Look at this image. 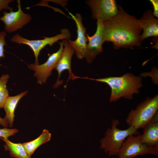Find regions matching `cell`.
<instances>
[{"label":"cell","instance_id":"cell-1","mask_svg":"<svg viewBox=\"0 0 158 158\" xmlns=\"http://www.w3.org/2000/svg\"><path fill=\"white\" fill-rule=\"evenodd\" d=\"M118 11L113 18L102 22L104 42H111L114 48H131L141 46L142 30L140 21L118 5Z\"/></svg>","mask_w":158,"mask_h":158},{"label":"cell","instance_id":"cell-2","mask_svg":"<svg viewBox=\"0 0 158 158\" xmlns=\"http://www.w3.org/2000/svg\"><path fill=\"white\" fill-rule=\"evenodd\" d=\"M76 78L94 80L108 85L111 90L110 102L117 101L122 97L131 100L134 94L139 93V89L142 85L141 77L135 76L131 73H127L119 77L110 76L94 79L77 76Z\"/></svg>","mask_w":158,"mask_h":158},{"label":"cell","instance_id":"cell-3","mask_svg":"<svg viewBox=\"0 0 158 158\" xmlns=\"http://www.w3.org/2000/svg\"><path fill=\"white\" fill-rule=\"evenodd\" d=\"M119 124L118 120H112L111 128L107 129L105 137L100 140V148L109 156H118L123 142L128 136L140 134L138 130L132 126L125 130L119 129L117 128Z\"/></svg>","mask_w":158,"mask_h":158},{"label":"cell","instance_id":"cell-4","mask_svg":"<svg viewBox=\"0 0 158 158\" xmlns=\"http://www.w3.org/2000/svg\"><path fill=\"white\" fill-rule=\"evenodd\" d=\"M158 95L147 97L128 114L126 123L136 129H143L158 112Z\"/></svg>","mask_w":158,"mask_h":158},{"label":"cell","instance_id":"cell-5","mask_svg":"<svg viewBox=\"0 0 158 158\" xmlns=\"http://www.w3.org/2000/svg\"><path fill=\"white\" fill-rule=\"evenodd\" d=\"M71 34L68 29L64 28L61 30V33L51 37H44L41 40H29L23 37L18 34H16L11 38L12 42L18 44L28 45L33 52L35 58V64L39 65L38 57L41 50L45 46H51L59 40H68L71 37Z\"/></svg>","mask_w":158,"mask_h":158},{"label":"cell","instance_id":"cell-6","mask_svg":"<svg viewBox=\"0 0 158 158\" xmlns=\"http://www.w3.org/2000/svg\"><path fill=\"white\" fill-rule=\"evenodd\" d=\"M140 138V134L128 136L119 151L118 158H133L148 154L158 155V147H150L144 144L141 142Z\"/></svg>","mask_w":158,"mask_h":158},{"label":"cell","instance_id":"cell-7","mask_svg":"<svg viewBox=\"0 0 158 158\" xmlns=\"http://www.w3.org/2000/svg\"><path fill=\"white\" fill-rule=\"evenodd\" d=\"M86 4L91 9L92 17L102 22L113 18L118 11V5L114 0H89Z\"/></svg>","mask_w":158,"mask_h":158},{"label":"cell","instance_id":"cell-8","mask_svg":"<svg viewBox=\"0 0 158 158\" xmlns=\"http://www.w3.org/2000/svg\"><path fill=\"white\" fill-rule=\"evenodd\" d=\"M60 47L56 52L50 55L47 61L41 65L33 63L28 65V67L35 72L34 76L37 78L38 84H45L49 77L51 75L52 71L56 67L63 48V41L59 42Z\"/></svg>","mask_w":158,"mask_h":158},{"label":"cell","instance_id":"cell-9","mask_svg":"<svg viewBox=\"0 0 158 158\" xmlns=\"http://www.w3.org/2000/svg\"><path fill=\"white\" fill-rule=\"evenodd\" d=\"M18 10L16 11H6L3 12V16L0 20L4 23L5 32L8 33L14 32L20 29L29 23L32 19L30 14L24 13L21 9L20 1L17 0Z\"/></svg>","mask_w":158,"mask_h":158},{"label":"cell","instance_id":"cell-10","mask_svg":"<svg viewBox=\"0 0 158 158\" xmlns=\"http://www.w3.org/2000/svg\"><path fill=\"white\" fill-rule=\"evenodd\" d=\"M96 30L92 36L86 34L88 39L85 58L87 62L91 63L97 56L102 52L104 42L103 35L102 22L97 20Z\"/></svg>","mask_w":158,"mask_h":158},{"label":"cell","instance_id":"cell-11","mask_svg":"<svg viewBox=\"0 0 158 158\" xmlns=\"http://www.w3.org/2000/svg\"><path fill=\"white\" fill-rule=\"evenodd\" d=\"M69 14L74 20L77 27V37L74 41L70 39L67 40L70 45L75 50L77 58L82 59L85 58L88 39L86 37V28L82 23V18L79 13H76L75 15L71 12Z\"/></svg>","mask_w":158,"mask_h":158},{"label":"cell","instance_id":"cell-12","mask_svg":"<svg viewBox=\"0 0 158 158\" xmlns=\"http://www.w3.org/2000/svg\"><path fill=\"white\" fill-rule=\"evenodd\" d=\"M63 48L61 55L55 68L58 73L57 81L53 87L57 88L63 83V81L59 79L61 73L65 70H68L69 77L67 82L70 79L72 80L74 76L72 73L71 66V60L73 55L75 53V50L69 44L67 40H63Z\"/></svg>","mask_w":158,"mask_h":158},{"label":"cell","instance_id":"cell-13","mask_svg":"<svg viewBox=\"0 0 158 158\" xmlns=\"http://www.w3.org/2000/svg\"><path fill=\"white\" fill-rule=\"evenodd\" d=\"M139 20L142 31L140 35L141 42L149 37H158V19L155 18L151 10L145 11Z\"/></svg>","mask_w":158,"mask_h":158},{"label":"cell","instance_id":"cell-14","mask_svg":"<svg viewBox=\"0 0 158 158\" xmlns=\"http://www.w3.org/2000/svg\"><path fill=\"white\" fill-rule=\"evenodd\" d=\"M143 129V134H140L141 142L149 147H158V112Z\"/></svg>","mask_w":158,"mask_h":158},{"label":"cell","instance_id":"cell-15","mask_svg":"<svg viewBox=\"0 0 158 158\" xmlns=\"http://www.w3.org/2000/svg\"><path fill=\"white\" fill-rule=\"evenodd\" d=\"M28 92V91H26L15 96H9L5 101L3 107L6 113L4 118L7 121L9 127L13 126L14 112L18 102Z\"/></svg>","mask_w":158,"mask_h":158},{"label":"cell","instance_id":"cell-16","mask_svg":"<svg viewBox=\"0 0 158 158\" xmlns=\"http://www.w3.org/2000/svg\"><path fill=\"white\" fill-rule=\"evenodd\" d=\"M51 134L49 131L44 129L37 138L31 141L22 143L27 153L31 156L35 150L40 145L49 141Z\"/></svg>","mask_w":158,"mask_h":158},{"label":"cell","instance_id":"cell-17","mask_svg":"<svg viewBox=\"0 0 158 158\" xmlns=\"http://www.w3.org/2000/svg\"><path fill=\"white\" fill-rule=\"evenodd\" d=\"M0 138L5 142V150L8 151L11 157L15 158H32L26 152L24 147L21 143H14L8 139Z\"/></svg>","mask_w":158,"mask_h":158},{"label":"cell","instance_id":"cell-18","mask_svg":"<svg viewBox=\"0 0 158 158\" xmlns=\"http://www.w3.org/2000/svg\"><path fill=\"white\" fill-rule=\"evenodd\" d=\"M10 77L8 74H3L0 77V109L3 108L5 101L9 97L6 84Z\"/></svg>","mask_w":158,"mask_h":158},{"label":"cell","instance_id":"cell-19","mask_svg":"<svg viewBox=\"0 0 158 158\" xmlns=\"http://www.w3.org/2000/svg\"><path fill=\"white\" fill-rule=\"evenodd\" d=\"M18 131V130L16 128L10 129L4 128L0 129V138L8 139L9 137L14 135Z\"/></svg>","mask_w":158,"mask_h":158},{"label":"cell","instance_id":"cell-20","mask_svg":"<svg viewBox=\"0 0 158 158\" xmlns=\"http://www.w3.org/2000/svg\"><path fill=\"white\" fill-rule=\"evenodd\" d=\"M6 35V32L3 31L0 32V59L5 57L4 47V46L6 45L5 40Z\"/></svg>","mask_w":158,"mask_h":158},{"label":"cell","instance_id":"cell-21","mask_svg":"<svg viewBox=\"0 0 158 158\" xmlns=\"http://www.w3.org/2000/svg\"><path fill=\"white\" fill-rule=\"evenodd\" d=\"M14 1L13 0H0V13L4 9L13 11V8L9 6V4Z\"/></svg>","mask_w":158,"mask_h":158},{"label":"cell","instance_id":"cell-22","mask_svg":"<svg viewBox=\"0 0 158 158\" xmlns=\"http://www.w3.org/2000/svg\"><path fill=\"white\" fill-rule=\"evenodd\" d=\"M153 7V13L154 16L158 18V0H150Z\"/></svg>","mask_w":158,"mask_h":158},{"label":"cell","instance_id":"cell-23","mask_svg":"<svg viewBox=\"0 0 158 158\" xmlns=\"http://www.w3.org/2000/svg\"><path fill=\"white\" fill-rule=\"evenodd\" d=\"M0 125L5 128H6L8 125L7 121L4 118H2L0 117Z\"/></svg>","mask_w":158,"mask_h":158}]
</instances>
